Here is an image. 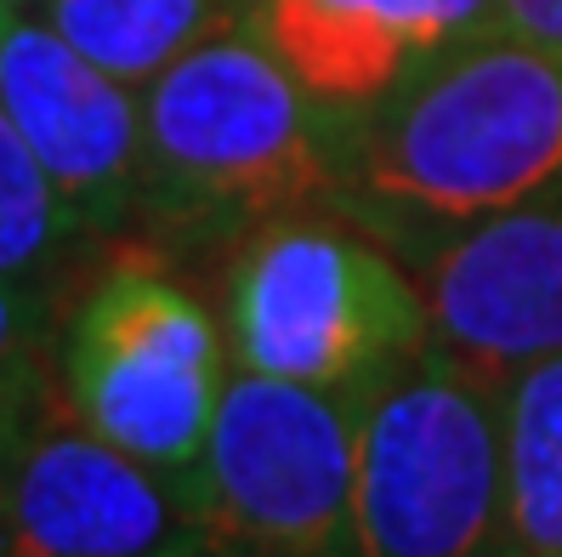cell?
<instances>
[{
    "instance_id": "1",
    "label": "cell",
    "mask_w": 562,
    "mask_h": 557,
    "mask_svg": "<svg viewBox=\"0 0 562 557\" xmlns=\"http://www.w3.org/2000/svg\"><path fill=\"white\" fill-rule=\"evenodd\" d=\"M551 177H562V52L501 23L347 114L336 211L415 268Z\"/></svg>"
},
{
    "instance_id": "2",
    "label": "cell",
    "mask_w": 562,
    "mask_h": 557,
    "mask_svg": "<svg viewBox=\"0 0 562 557\" xmlns=\"http://www.w3.org/2000/svg\"><path fill=\"white\" fill-rule=\"evenodd\" d=\"M347 114L227 23L143 86L137 222L182 245H245L302 211H336Z\"/></svg>"
},
{
    "instance_id": "3",
    "label": "cell",
    "mask_w": 562,
    "mask_h": 557,
    "mask_svg": "<svg viewBox=\"0 0 562 557\" xmlns=\"http://www.w3.org/2000/svg\"><path fill=\"white\" fill-rule=\"evenodd\" d=\"M222 331L239 370L370 399L432 347L415 268L341 211H302L227 261Z\"/></svg>"
},
{
    "instance_id": "4",
    "label": "cell",
    "mask_w": 562,
    "mask_h": 557,
    "mask_svg": "<svg viewBox=\"0 0 562 557\" xmlns=\"http://www.w3.org/2000/svg\"><path fill=\"white\" fill-rule=\"evenodd\" d=\"M352 557H517L501 381L438 342L358 399Z\"/></svg>"
},
{
    "instance_id": "5",
    "label": "cell",
    "mask_w": 562,
    "mask_h": 557,
    "mask_svg": "<svg viewBox=\"0 0 562 557\" xmlns=\"http://www.w3.org/2000/svg\"><path fill=\"white\" fill-rule=\"evenodd\" d=\"M227 376V331L154 256L109 261L57 336V387L69 410L182 483V495L200 472Z\"/></svg>"
},
{
    "instance_id": "6",
    "label": "cell",
    "mask_w": 562,
    "mask_h": 557,
    "mask_svg": "<svg viewBox=\"0 0 562 557\" xmlns=\"http://www.w3.org/2000/svg\"><path fill=\"white\" fill-rule=\"evenodd\" d=\"M358 399L227 376L188 506L211 557H352Z\"/></svg>"
},
{
    "instance_id": "7",
    "label": "cell",
    "mask_w": 562,
    "mask_h": 557,
    "mask_svg": "<svg viewBox=\"0 0 562 557\" xmlns=\"http://www.w3.org/2000/svg\"><path fill=\"white\" fill-rule=\"evenodd\" d=\"M0 557H205L182 483L41 387L0 455Z\"/></svg>"
},
{
    "instance_id": "8",
    "label": "cell",
    "mask_w": 562,
    "mask_h": 557,
    "mask_svg": "<svg viewBox=\"0 0 562 557\" xmlns=\"http://www.w3.org/2000/svg\"><path fill=\"white\" fill-rule=\"evenodd\" d=\"M432 336L460 365L512 376L562 353V177L415 261Z\"/></svg>"
},
{
    "instance_id": "9",
    "label": "cell",
    "mask_w": 562,
    "mask_h": 557,
    "mask_svg": "<svg viewBox=\"0 0 562 557\" xmlns=\"http://www.w3.org/2000/svg\"><path fill=\"white\" fill-rule=\"evenodd\" d=\"M0 109L41 154L86 234L137 222L143 91L97 69L46 18L12 12L0 35Z\"/></svg>"
},
{
    "instance_id": "10",
    "label": "cell",
    "mask_w": 562,
    "mask_h": 557,
    "mask_svg": "<svg viewBox=\"0 0 562 557\" xmlns=\"http://www.w3.org/2000/svg\"><path fill=\"white\" fill-rule=\"evenodd\" d=\"M506 23V0H250V29L329 109L358 114L449 46Z\"/></svg>"
},
{
    "instance_id": "11",
    "label": "cell",
    "mask_w": 562,
    "mask_h": 557,
    "mask_svg": "<svg viewBox=\"0 0 562 557\" xmlns=\"http://www.w3.org/2000/svg\"><path fill=\"white\" fill-rule=\"evenodd\" d=\"M506 517L517 557H562V353L501 376Z\"/></svg>"
},
{
    "instance_id": "12",
    "label": "cell",
    "mask_w": 562,
    "mask_h": 557,
    "mask_svg": "<svg viewBox=\"0 0 562 557\" xmlns=\"http://www.w3.org/2000/svg\"><path fill=\"white\" fill-rule=\"evenodd\" d=\"M245 18L250 0H46L57 35L137 91L205 35Z\"/></svg>"
},
{
    "instance_id": "13",
    "label": "cell",
    "mask_w": 562,
    "mask_h": 557,
    "mask_svg": "<svg viewBox=\"0 0 562 557\" xmlns=\"http://www.w3.org/2000/svg\"><path fill=\"white\" fill-rule=\"evenodd\" d=\"M86 239V222L0 109V279H52L63 256Z\"/></svg>"
},
{
    "instance_id": "14",
    "label": "cell",
    "mask_w": 562,
    "mask_h": 557,
    "mask_svg": "<svg viewBox=\"0 0 562 557\" xmlns=\"http://www.w3.org/2000/svg\"><path fill=\"white\" fill-rule=\"evenodd\" d=\"M57 302L46 279H0V381L57 365Z\"/></svg>"
},
{
    "instance_id": "15",
    "label": "cell",
    "mask_w": 562,
    "mask_h": 557,
    "mask_svg": "<svg viewBox=\"0 0 562 557\" xmlns=\"http://www.w3.org/2000/svg\"><path fill=\"white\" fill-rule=\"evenodd\" d=\"M506 23L517 35L562 52V0H506Z\"/></svg>"
},
{
    "instance_id": "16",
    "label": "cell",
    "mask_w": 562,
    "mask_h": 557,
    "mask_svg": "<svg viewBox=\"0 0 562 557\" xmlns=\"http://www.w3.org/2000/svg\"><path fill=\"white\" fill-rule=\"evenodd\" d=\"M57 376L52 370H41V376H23V381H0V455H7V444H12V433H18V421H23V410L41 399V387H52Z\"/></svg>"
},
{
    "instance_id": "17",
    "label": "cell",
    "mask_w": 562,
    "mask_h": 557,
    "mask_svg": "<svg viewBox=\"0 0 562 557\" xmlns=\"http://www.w3.org/2000/svg\"><path fill=\"white\" fill-rule=\"evenodd\" d=\"M7 23H12V7H0V35H7Z\"/></svg>"
},
{
    "instance_id": "18",
    "label": "cell",
    "mask_w": 562,
    "mask_h": 557,
    "mask_svg": "<svg viewBox=\"0 0 562 557\" xmlns=\"http://www.w3.org/2000/svg\"><path fill=\"white\" fill-rule=\"evenodd\" d=\"M0 7H12V12H23V7H29V0H0Z\"/></svg>"
},
{
    "instance_id": "19",
    "label": "cell",
    "mask_w": 562,
    "mask_h": 557,
    "mask_svg": "<svg viewBox=\"0 0 562 557\" xmlns=\"http://www.w3.org/2000/svg\"><path fill=\"white\" fill-rule=\"evenodd\" d=\"M205 557H211V552H205Z\"/></svg>"
}]
</instances>
